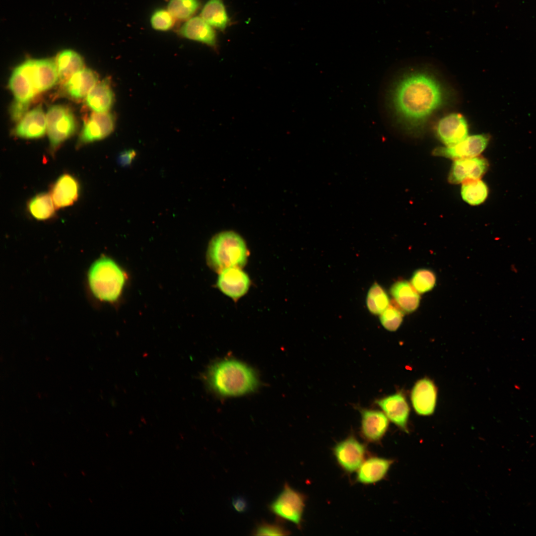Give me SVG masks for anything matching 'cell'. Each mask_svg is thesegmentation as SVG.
<instances>
[{
  "instance_id": "obj_29",
  "label": "cell",
  "mask_w": 536,
  "mask_h": 536,
  "mask_svg": "<svg viewBox=\"0 0 536 536\" xmlns=\"http://www.w3.org/2000/svg\"><path fill=\"white\" fill-rule=\"evenodd\" d=\"M369 311L374 314H381L390 304L387 293L378 284L374 283L369 289L366 298Z\"/></svg>"
},
{
  "instance_id": "obj_20",
  "label": "cell",
  "mask_w": 536,
  "mask_h": 536,
  "mask_svg": "<svg viewBox=\"0 0 536 536\" xmlns=\"http://www.w3.org/2000/svg\"><path fill=\"white\" fill-rule=\"evenodd\" d=\"M393 462V460L379 457L365 459L356 471V481L363 484L380 481L386 476Z\"/></svg>"
},
{
  "instance_id": "obj_11",
  "label": "cell",
  "mask_w": 536,
  "mask_h": 536,
  "mask_svg": "<svg viewBox=\"0 0 536 536\" xmlns=\"http://www.w3.org/2000/svg\"><path fill=\"white\" fill-rule=\"evenodd\" d=\"M375 403L390 421L402 430L408 432L409 407L405 397L402 393H396L377 399Z\"/></svg>"
},
{
  "instance_id": "obj_34",
  "label": "cell",
  "mask_w": 536,
  "mask_h": 536,
  "mask_svg": "<svg viewBox=\"0 0 536 536\" xmlns=\"http://www.w3.org/2000/svg\"><path fill=\"white\" fill-rule=\"evenodd\" d=\"M282 522L277 521L275 523H268L262 521L257 525L252 532L255 536H286L289 532L282 525Z\"/></svg>"
},
{
  "instance_id": "obj_19",
  "label": "cell",
  "mask_w": 536,
  "mask_h": 536,
  "mask_svg": "<svg viewBox=\"0 0 536 536\" xmlns=\"http://www.w3.org/2000/svg\"><path fill=\"white\" fill-rule=\"evenodd\" d=\"M46 129V115L39 105L28 112L20 120L14 130V134L21 138L34 139L42 136Z\"/></svg>"
},
{
  "instance_id": "obj_8",
  "label": "cell",
  "mask_w": 536,
  "mask_h": 536,
  "mask_svg": "<svg viewBox=\"0 0 536 536\" xmlns=\"http://www.w3.org/2000/svg\"><path fill=\"white\" fill-rule=\"evenodd\" d=\"M489 138V136L486 134L468 136L454 145L436 147L433 150V154L454 160L477 156L485 149Z\"/></svg>"
},
{
  "instance_id": "obj_13",
  "label": "cell",
  "mask_w": 536,
  "mask_h": 536,
  "mask_svg": "<svg viewBox=\"0 0 536 536\" xmlns=\"http://www.w3.org/2000/svg\"><path fill=\"white\" fill-rule=\"evenodd\" d=\"M488 167L487 160L479 156L455 160L449 174L448 181L458 184L469 180L479 179Z\"/></svg>"
},
{
  "instance_id": "obj_15",
  "label": "cell",
  "mask_w": 536,
  "mask_h": 536,
  "mask_svg": "<svg viewBox=\"0 0 536 536\" xmlns=\"http://www.w3.org/2000/svg\"><path fill=\"white\" fill-rule=\"evenodd\" d=\"M29 64L31 76L37 93L51 88L59 79L56 60L29 59Z\"/></svg>"
},
{
  "instance_id": "obj_2",
  "label": "cell",
  "mask_w": 536,
  "mask_h": 536,
  "mask_svg": "<svg viewBox=\"0 0 536 536\" xmlns=\"http://www.w3.org/2000/svg\"><path fill=\"white\" fill-rule=\"evenodd\" d=\"M206 381L217 393L225 396H240L253 391L257 387V377L245 363L232 359L222 360L208 369Z\"/></svg>"
},
{
  "instance_id": "obj_33",
  "label": "cell",
  "mask_w": 536,
  "mask_h": 536,
  "mask_svg": "<svg viewBox=\"0 0 536 536\" xmlns=\"http://www.w3.org/2000/svg\"><path fill=\"white\" fill-rule=\"evenodd\" d=\"M174 19L168 10L158 9L151 16V26L156 30L167 31L173 26Z\"/></svg>"
},
{
  "instance_id": "obj_23",
  "label": "cell",
  "mask_w": 536,
  "mask_h": 536,
  "mask_svg": "<svg viewBox=\"0 0 536 536\" xmlns=\"http://www.w3.org/2000/svg\"><path fill=\"white\" fill-rule=\"evenodd\" d=\"M390 292L397 305L403 312H412L418 308L420 296L410 282L406 280L397 281L392 286Z\"/></svg>"
},
{
  "instance_id": "obj_36",
  "label": "cell",
  "mask_w": 536,
  "mask_h": 536,
  "mask_svg": "<svg viewBox=\"0 0 536 536\" xmlns=\"http://www.w3.org/2000/svg\"><path fill=\"white\" fill-rule=\"evenodd\" d=\"M232 505L235 510L240 513L245 512L248 508V504L246 500L240 496L233 499Z\"/></svg>"
},
{
  "instance_id": "obj_18",
  "label": "cell",
  "mask_w": 536,
  "mask_h": 536,
  "mask_svg": "<svg viewBox=\"0 0 536 536\" xmlns=\"http://www.w3.org/2000/svg\"><path fill=\"white\" fill-rule=\"evenodd\" d=\"M8 85L15 101L28 103L37 94L31 77L26 61L13 70Z\"/></svg>"
},
{
  "instance_id": "obj_31",
  "label": "cell",
  "mask_w": 536,
  "mask_h": 536,
  "mask_svg": "<svg viewBox=\"0 0 536 536\" xmlns=\"http://www.w3.org/2000/svg\"><path fill=\"white\" fill-rule=\"evenodd\" d=\"M436 277L434 272L429 269L420 268L414 272L410 283L419 293L431 290L435 285Z\"/></svg>"
},
{
  "instance_id": "obj_32",
  "label": "cell",
  "mask_w": 536,
  "mask_h": 536,
  "mask_svg": "<svg viewBox=\"0 0 536 536\" xmlns=\"http://www.w3.org/2000/svg\"><path fill=\"white\" fill-rule=\"evenodd\" d=\"M403 317V311L398 306L390 304L380 314V322L388 331L394 332L401 326Z\"/></svg>"
},
{
  "instance_id": "obj_17",
  "label": "cell",
  "mask_w": 536,
  "mask_h": 536,
  "mask_svg": "<svg viewBox=\"0 0 536 536\" xmlns=\"http://www.w3.org/2000/svg\"><path fill=\"white\" fill-rule=\"evenodd\" d=\"M80 186L77 180L66 173L60 176L52 185L50 195L56 208L70 206L78 199Z\"/></svg>"
},
{
  "instance_id": "obj_4",
  "label": "cell",
  "mask_w": 536,
  "mask_h": 536,
  "mask_svg": "<svg viewBox=\"0 0 536 536\" xmlns=\"http://www.w3.org/2000/svg\"><path fill=\"white\" fill-rule=\"evenodd\" d=\"M248 252L243 239L231 231L215 235L211 240L207 251L209 266L220 272L230 268H241L246 263Z\"/></svg>"
},
{
  "instance_id": "obj_12",
  "label": "cell",
  "mask_w": 536,
  "mask_h": 536,
  "mask_svg": "<svg viewBox=\"0 0 536 536\" xmlns=\"http://www.w3.org/2000/svg\"><path fill=\"white\" fill-rule=\"evenodd\" d=\"M114 118L109 112H93L84 121L79 143L85 144L103 139L113 131Z\"/></svg>"
},
{
  "instance_id": "obj_35",
  "label": "cell",
  "mask_w": 536,
  "mask_h": 536,
  "mask_svg": "<svg viewBox=\"0 0 536 536\" xmlns=\"http://www.w3.org/2000/svg\"><path fill=\"white\" fill-rule=\"evenodd\" d=\"M28 103H24L15 101L10 109V114L13 120H20L27 113Z\"/></svg>"
},
{
  "instance_id": "obj_6",
  "label": "cell",
  "mask_w": 536,
  "mask_h": 536,
  "mask_svg": "<svg viewBox=\"0 0 536 536\" xmlns=\"http://www.w3.org/2000/svg\"><path fill=\"white\" fill-rule=\"evenodd\" d=\"M46 120L51 148L54 151L74 133L76 128L75 119L68 108L56 105L48 109Z\"/></svg>"
},
{
  "instance_id": "obj_7",
  "label": "cell",
  "mask_w": 536,
  "mask_h": 536,
  "mask_svg": "<svg viewBox=\"0 0 536 536\" xmlns=\"http://www.w3.org/2000/svg\"><path fill=\"white\" fill-rule=\"evenodd\" d=\"M366 448L354 436L350 435L338 442L333 453L339 466L345 471H356L365 460Z\"/></svg>"
},
{
  "instance_id": "obj_3",
  "label": "cell",
  "mask_w": 536,
  "mask_h": 536,
  "mask_svg": "<svg viewBox=\"0 0 536 536\" xmlns=\"http://www.w3.org/2000/svg\"><path fill=\"white\" fill-rule=\"evenodd\" d=\"M126 280L121 267L112 259L102 257L94 262L87 272V282L98 300L113 302L120 296Z\"/></svg>"
},
{
  "instance_id": "obj_10",
  "label": "cell",
  "mask_w": 536,
  "mask_h": 536,
  "mask_svg": "<svg viewBox=\"0 0 536 536\" xmlns=\"http://www.w3.org/2000/svg\"><path fill=\"white\" fill-rule=\"evenodd\" d=\"M361 415L360 433L367 442L377 443L386 433L389 420L385 414L379 409L358 407Z\"/></svg>"
},
{
  "instance_id": "obj_16",
  "label": "cell",
  "mask_w": 536,
  "mask_h": 536,
  "mask_svg": "<svg viewBox=\"0 0 536 536\" xmlns=\"http://www.w3.org/2000/svg\"><path fill=\"white\" fill-rule=\"evenodd\" d=\"M217 284L224 294L236 299L247 292L250 281L247 274L241 268H230L219 272Z\"/></svg>"
},
{
  "instance_id": "obj_26",
  "label": "cell",
  "mask_w": 536,
  "mask_h": 536,
  "mask_svg": "<svg viewBox=\"0 0 536 536\" xmlns=\"http://www.w3.org/2000/svg\"><path fill=\"white\" fill-rule=\"evenodd\" d=\"M201 16L212 27L221 31L225 30L229 20L222 0H209L203 7Z\"/></svg>"
},
{
  "instance_id": "obj_30",
  "label": "cell",
  "mask_w": 536,
  "mask_h": 536,
  "mask_svg": "<svg viewBox=\"0 0 536 536\" xmlns=\"http://www.w3.org/2000/svg\"><path fill=\"white\" fill-rule=\"evenodd\" d=\"M200 3L199 0H170L167 10L176 19H188L197 10Z\"/></svg>"
},
{
  "instance_id": "obj_14",
  "label": "cell",
  "mask_w": 536,
  "mask_h": 536,
  "mask_svg": "<svg viewBox=\"0 0 536 536\" xmlns=\"http://www.w3.org/2000/svg\"><path fill=\"white\" fill-rule=\"evenodd\" d=\"M411 401L416 412L421 415H429L435 410L437 390L433 382L423 378L414 385L411 393Z\"/></svg>"
},
{
  "instance_id": "obj_25",
  "label": "cell",
  "mask_w": 536,
  "mask_h": 536,
  "mask_svg": "<svg viewBox=\"0 0 536 536\" xmlns=\"http://www.w3.org/2000/svg\"><path fill=\"white\" fill-rule=\"evenodd\" d=\"M59 79L65 84L75 73L83 68L82 58L76 52L65 50L59 53L56 59Z\"/></svg>"
},
{
  "instance_id": "obj_5",
  "label": "cell",
  "mask_w": 536,
  "mask_h": 536,
  "mask_svg": "<svg viewBox=\"0 0 536 536\" xmlns=\"http://www.w3.org/2000/svg\"><path fill=\"white\" fill-rule=\"evenodd\" d=\"M305 496L285 483L276 497L269 504L268 509L278 521H287L300 528L305 505Z\"/></svg>"
},
{
  "instance_id": "obj_1",
  "label": "cell",
  "mask_w": 536,
  "mask_h": 536,
  "mask_svg": "<svg viewBox=\"0 0 536 536\" xmlns=\"http://www.w3.org/2000/svg\"><path fill=\"white\" fill-rule=\"evenodd\" d=\"M444 99V91L438 80L428 73L415 71L384 81L378 104L385 121L417 126L424 123Z\"/></svg>"
},
{
  "instance_id": "obj_21",
  "label": "cell",
  "mask_w": 536,
  "mask_h": 536,
  "mask_svg": "<svg viewBox=\"0 0 536 536\" xmlns=\"http://www.w3.org/2000/svg\"><path fill=\"white\" fill-rule=\"evenodd\" d=\"M179 34L190 40L201 42L212 47L216 45V35L212 27L201 16L189 19L180 28Z\"/></svg>"
},
{
  "instance_id": "obj_9",
  "label": "cell",
  "mask_w": 536,
  "mask_h": 536,
  "mask_svg": "<svg viewBox=\"0 0 536 536\" xmlns=\"http://www.w3.org/2000/svg\"><path fill=\"white\" fill-rule=\"evenodd\" d=\"M436 131L438 138L446 146L454 145L468 136V125L463 116L451 113L438 122Z\"/></svg>"
},
{
  "instance_id": "obj_22",
  "label": "cell",
  "mask_w": 536,
  "mask_h": 536,
  "mask_svg": "<svg viewBox=\"0 0 536 536\" xmlns=\"http://www.w3.org/2000/svg\"><path fill=\"white\" fill-rule=\"evenodd\" d=\"M97 81L96 73L89 68H84L73 74L64 85L68 95L80 99L87 96Z\"/></svg>"
},
{
  "instance_id": "obj_28",
  "label": "cell",
  "mask_w": 536,
  "mask_h": 536,
  "mask_svg": "<svg viewBox=\"0 0 536 536\" xmlns=\"http://www.w3.org/2000/svg\"><path fill=\"white\" fill-rule=\"evenodd\" d=\"M488 196V188L480 179L469 180L463 182L461 196L463 200L472 205L482 203Z\"/></svg>"
},
{
  "instance_id": "obj_24",
  "label": "cell",
  "mask_w": 536,
  "mask_h": 536,
  "mask_svg": "<svg viewBox=\"0 0 536 536\" xmlns=\"http://www.w3.org/2000/svg\"><path fill=\"white\" fill-rule=\"evenodd\" d=\"M86 97L87 106L96 112H108L114 101V94L107 79L96 84Z\"/></svg>"
},
{
  "instance_id": "obj_27",
  "label": "cell",
  "mask_w": 536,
  "mask_h": 536,
  "mask_svg": "<svg viewBox=\"0 0 536 536\" xmlns=\"http://www.w3.org/2000/svg\"><path fill=\"white\" fill-rule=\"evenodd\" d=\"M28 210L34 218L45 220L55 214V206L50 194L43 193L33 197L27 204Z\"/></svg>"
}]
</instances>
